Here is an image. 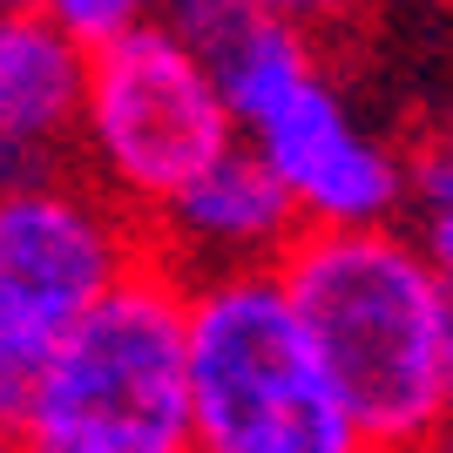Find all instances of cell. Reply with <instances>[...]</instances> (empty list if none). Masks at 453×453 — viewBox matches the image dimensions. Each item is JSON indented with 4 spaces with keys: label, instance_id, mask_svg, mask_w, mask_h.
<instances>
[{
    "label": "cell",
    "instance_id": "obj_12",
    "mask_svg": "<svg viewBox=\"0 0 453 453\" xmlns=\"http://www.w3.org/2000/svg\"><path fill=\"white\" fill-rule=\"evenodd\" d=\"M48 170H61L55 150H35V142L0 135V196H7V189H20V183H35V176H48Z\"/></svg>",
    "mask_w": 453,
    "mask_h": 453
},
{
    "label": "cell",
    "instance_id": "obj_1",
    "mask_svg": "<svg viewBox=\"0 0 453 453\" xmlns=\"http://www.w3.org/2000/svg\"><path fill=\"white\" fill-rule=\"evenodd\" d=\"M278 278L365 440L379 453L434 447L453 426V278L406 217L304 224Z\"/></svg>",
    "mask_w": 453,
    "mask_h": 453
},
{
    "label": "cell",
    "instance_id": "obj_11",
    "mask_svg": "<svg viewBox=\"0 0 453 453\" xmlns=\"http://www.w3.org/2000/svg\"><path fill=\"white\" fill-rule=\"evenodd\" d=\"M163 7H183V0H163ZM230 7H257V14H278V20H298V27H339L345 14H359V0H230Z\"/></svg>",
    "mask_w": 453,
    "mask_h": 453
},
{
    "label": "cell",
    "instance_id": "obj_15",
    "mask_svg": "<svg viewBox=\"0 0 453 453\" xmlns=\"http://www.w3.org/2000/svg\"><path fill=\"white\" fill-rule=\"evenodd\" d=\"M0 7H55V0H0Z\"/></svg>",
    "mask_w": 453,
    "mask_h": 453
},
{
    "label": "cell",
    "instance_id": "obj_13",
    "mask_svg": "<svg viewBox=\"0 0 453 453\" xmlns=\"http://www.w3.org/2000/svg\"><path fill=\"white\" fill-rule=\"evenodd\" d=\"M0 453H20V440H14V426L0 419Z\"/></svg>",
    "mask_w": 453,
    "mask_h": 453
},
{
    "label": "cell",
    "instance_id": "obj_5",
    "mask_svg": "<svg viewBox=\"0 0 453 453\" xmlns=\"http://www.w3.org/2000/svg\"><path fill=\"white\" fill-rule=\"evenodd\" d=\"M230 142L237 115L224 102V81L170 7L88 48L75 156L81 176L102 183L115 203L142 217Z\"/></svg>",
    "mask_w": 453,
    "mask_h": 453
},
{
    "label": "cell",
    "instance_id": "obj_7",
    "mask_svg": "<svg viewBox=\"0 0 453 453\" xmlns=\"http://www.w3.org/2000/svg\"><path fill=\"white\" fill-rule=\"evenodd\" d=\"M298 203L291 189L271 176V163L250 142H230L224 156H210L196 176L142 210V244L156 265H170L176 278H237V271H278L284 250L298 244Z\"/></svg>",
    "mask_w": 453,
    "mask_h": 453
},
{
    "label": "cell",
    "instance_id": "obj_4",
    "mask_svg": "<svg viewBox=\"0 0 453 453\" xmlns=\"http://www.w3.org/2000/svg\"><path fill=\"white\" fill-rule=\"evenodd\" d=\"M196 453H379L278 271L189 284Z\"/></svg>",
    "mask_w": 453,
    "mask_h": 453
},
{
    "label": "cell",
    "instance_id": "obj_6",
    "mask_svg": "<svg viewBox=\"0 0 453 453\" xmlns=\"http://www.w3.org/2000/svg\"><path fill=\"white\" fill-rule=\"evenodd\" d=\"M150 257L142 217L81 170L0 196V419L14 426L68 325Z\"/></svg>",
    "mask_w": 453,
    "mask_h": 453
},
{
    "label": "cell",
    "instance_id": "obj_10",
    "mask_svg": "<svg viewBox=\"0 0 453 453\" xmlns=\"http://www.w3.org/2000/svg\"><path fill=\"white\" fill-rule=\"evenodd\" d=\"M163 0H55L48 14L61 20V27H75L81 41H109V35H122V27H135V20H150Z\"/></svg>",
    "mask_w": 453,
    "mask_h": 453
},
{
    "label": "cell",
    "instance_id": "obj_14",
    "mask_svg": "<svg viewBox=\"0 0 453 453\" xmlns=\"http://www.w3.org/2000/svg\"><path fill=\"white\" fill-rule=\"evenodd\" d=\"M426 453H453V426H447V434H440V440H434Z\"/></svg>",
    "mask_w": 453,
    "mask_h": 453
},
{
    "label": "cell",
    "instance_id": "obj_2",
    "mask_svg": "<svg viewBox=\"0 0 453 453\" xmlns=\"http://www.w3.org/2000/svg\"><path fill=\"white\" fill-rule=\"evenodd\" d=\"M189 41L210 55L224 102L237 115V142L271 163L304 224H393L406 217L413 156L365 129L339 81L319 61V35L298 20L230 7V0H183L170 7Z\"/></svg>",
    "mask_w": 453,
    "mask_h": 453
},
{
    "label": "cell",
    "instance_id": "obj_3",
    "mask_svg": "<svg viewBox=\"0 0 453 453\" xmlns=\"http://www.w3.org/2000/svg\"><path fill=\"white\" fill-rule=\"evenodd\" d=\"M20 453H196L189 278L142 265L48 352L14 419Z\"/></svg>",
    "mask_w": 453,
    "mask_h": 453
},
{
    "label": "cell",
    "instance_id": "obj_9",
    "mask_svg": "<svg viewBox=\"0 0 453 453\" xmlns=\"http://www.w3.org/2000/svg\"><path fill=\"white\" fill-rule=\"evenodd\" d=\"M406 230L434 250V265L453 278V129L426 135L413 150V189H406Z\"/></svg>",
    "mask_w": 453,
    "mask_h": 453
},
{
    "label": "cell",
    "instance_id": "obj_8",
    "mask_svg": "<svg viewBox=\"0 0 453 453\" xmlns=\"http://www.w3.org/2000/svg\"><path fill=\"white\" fill-rule=\"evenodd\" d=\"M88 88V41L48 7H0V135L68 150Z\"/></svg>",
    "mask_w": 453,
    "mask_h": 453
}]
</instances>
